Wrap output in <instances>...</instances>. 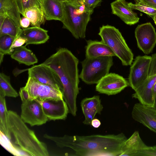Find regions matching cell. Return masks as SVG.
<instances>
[{
    "label": "cell",
    "mask_w": 156,
    "mask_h": 156,
    "mask_svg": "<svg viewBox=\"0 0 156 156\" xmlns=\"http://www.w3.org/2000/svg\"><path fill=\"white\" fill-rule=\"evenodd\" d=\"M88 8L94 10L98 4L100 3L102 0H81Z\"/></svg>",
    "instance_id": "cell-34"
},
{
    "label": "cell",
    "mask_w": 156,
    "mask_h": 156,
    "mask_svg": "<svg viewBox=\"0 0 156 156\" xmlns=\"http://www.w3.org/2000/svg\"><path fill=\"white\" fill-rule=\"evenodd\" d=\"M5 54L0 52V64L1 65L2 63L3 62V59Z\"/></svg>",
    "instance_id": "cell-39"
},
{
    "label": "cell",
    "mask_w": 156,
    "mask_h": 156,
    "mask_svg": "<svg viewBox=\"0 0 156 156\" xmlns=\"http://www.w3.org/2000/svg\"><path fill=\"white\" fill-rule=\"evenodd\" d=\"M20 117L25 123L31 126H40L48 120L44 114L40 103L35 99L21 98Z\"/></svg>",
    "instance_id": "cell-9"
},
{
    "label": "cell",
    "mask_w": 156,
    "mask_h": 156,
    "mask_svg": "<svg viewBox=\"0 0 156 156\" xmlns=\"http://www.w3.org/2000/svg\"><path fill=\"white\" fill-rule=\"evenodd\" d=\"M81 63L82 69L79 78L87 84H97L109 73L113 64V56L86 58Z\"/></svg>",
    "instance_id": "cell-6"
},
{
    "label": "cell",
    "mask_w": 156,
    "mask_h": 156,
    "mask_svg": "<svg viewBox=\"0 0 156 156\" xmlns=\"http://www.w3.org/2000/svg\"><path fill=\"white\" fill-rule=\"evenodd\" d=\"M20 98L35 99L41 101L48 98H63L62 92L47 84L41 83L28 77L25 86L19 92Z\"/></svg>",
    "instance_id": "cell-7"
},
{
    "label": "cell",
    "mask_w": 156,
    "mask_h": 156,
    "mask_svg": "<svg viewBox=\"0 0 156 156\" xmlns=\"http://www.w3.org/2000/svg\"><path fill=\"white\" fill-rule=\"evenodd\" d=\"M83 112L85 116V120L83 123L84 124L88 125L91 124V121L97 114L101 113L97 109L85 111Z\"/></svg>",
    "instance_id": "cell-32"
},
{
    "label": "cell",
    "mask_w": 156,
    "mask_h": 156,
    "mask_svg": "<svg viewBox=\"0 0 156 156\" xmlns=\"http://www.w3.org/2000/svg\"><path fill=\"white\" fill-rule=\"evenodd\" d=\"M129 5L133 9L139 10L150 16L156 15V9L151 7L136 4H134L132 2L129 3Z\"/></svg>",
    "instance_id": "cell-31"
},
{
    "label": "cell",
    "mask_w": 156,
    "mask_h": 156,
    "mask_svg": "<svg viewBox=\"0 0 156 156\" xmlns=\"http://www.w3.org/2000/svg\"><path fill=\"white\" fill-rule=\"evenodd\" d=\"M129 86L128 82L122 76L114 73H109L97 84L96 90L108 95H115Z\"/></svg>",
    "instance_id": "cell-14"
},
{
    "label": "cell",
    "mask_w": 156,
    "mask_h": 156,
    "mask_svg": "<svg viewBox=\"0 0 156 156\" xmlns=\"http://www.w3.org/2000/svg\"><path fill=\"white\" fill-rule=\"evenodd\" d=\"M151 58V56L147 55L138 56L131 65L128 82L134 91L146 81Z\"/></svg>",
    "instance_id": "cell-10"
},
{
    "label": "cell",
    "mask_w": 156,
    "mask_h": 156,
    "mask_svg": "<svg viewBox=\"0 0 156 156\" xmlns=\"http://www.w3.org/2000/svg\"><path fill=\"white\" fill-rule=\"evenodd\" d=\"M98 34L101 41L110 47L123 66L131 65L133 54L118 29L111 26L103 25L100 27Z\"/></svg>",
    "instance_id": "cell-5"
},
{
    "label": "cell",
    "mask_w": 156,
    "mask_h": 156,
    "mask_svg": "<svg viewBox=\"0 0 156 156\" xmlns=\"http://www.w3.org/2000/svg\"><path fill=\"white\" fill-rule=\"evenodd\" d=\"M5 97L4 94L0 93V131L9 139L8 126V111L7 108Z\"/></svg>",
    "instance_id": "cell-25"
},
{
    "label": "cell",
    "mask_w": 156,
    "mask_h": 156,
    "mask_svg": "<svg viewBox=\"0 0 156 156\" xmlns=\"http://www.w3.org/2000/svg\"><path fill=\"white\" fill-rule=\"evenodd\" d=\"M153 19L155 24L156 25V15L150 16Z\"/></svg>",
    "instance_id": "cell-40"
},
{
    "label": "cell",
    "mask_w": 156,
    "mask_h": 156,
    "mask_svg": "<svg viewBox=\"0 0 156 156\" xmlns=\"http://www.w3.org/2000/svg\"><path fill=\"white\" fill-rule=\"evenodd\" d=\"M79 62L70 51L62 48L41 64L50 68L59 76L63 86V98L73 116L76 114V100L80 90Z\"/></svg>",
    "instance_id": "cell-2"
},
{
    "label": "cell",
    "mask_w": 156,
    "mask_h": 156,
    "mask_svg": "<svg viewBox=\"0 0 156 156\" xmlns=\"http://www.w3.org/2000/svg\"><path fill=\"white\" fill-rule=\"evenodd\" d=\"M15 38L8 35L0 36V52L10 55L14 49L11 50L10 48Z\"/></svg>",
    "instance_id": "cell-29"
},
{
    "label": "cell",
    "mask_w": 156,
    "mask_h": 156,
    "mask_svg": "<svg viewBox=\"0 0 156 156\" xmlns=\"http://www.w3.org/2000/svg\"><path fill=\"white\" fill-rule=\"evenodd\" d=\"M81 106L83 112L97 109L101 113L103 108L100 97L98 95L84 98L81 101Z\"/></svg>",
    "instance_id": "cell-28"
},
{
    "label": "cell",
    "mask_w": 156,
    "mask_h": 156,
    "mask_svg": "<svg viewBox=\"0 0 156 156\" xmlns=\"http://www.w3.org/2000/svg\"><path fill=\"white\" fill-rule=\"evenodd\" d=\"M41 8L48 20L62 22L64 16L63 3L58 0H41Z\"/></svg>",
    "instance_id": "cell-18"
},
{
    "label": "cell",
    "mask_w": 156,
    "mask_h": 156,
    "mask_svg": "<svg viewBox=\"0 0 156 156\" xmlns=\"http://www.w3.org/2000/svg\"><path fill=\"white\" fill-rule=\"evenodd\" d=\"M91 125L94 128H98L101 125L100 121L97 119H94L91 122Z\"/></svg>",
    "instance_id": "cell-37"
},
{
    "label": "cell",
    "mask_w": 156,
    "mask_h": 156,
    "mask_svg": "<svg viewBox=\"0 0 156 156\" xmlns=\"http://www.w3.org/2000/svg\"><path fill=\"white\" fill-rule=\"evenodd\" d=\"M0 143L7 151L16 156H30L18 146L13 144L2 132L0 131Z\"/></svg>",
    "instance_id": "cell-26"
},
{
    "label": "cell",
    "mask_w": 156,
    "mask_h": 156,
    "mask_svg": "<svg viewBox=\"0 0 156 156\" xmlns=\"http://www.w3.org/2000/svg\"><path fill=\"white\" fill-rule=\"evenodd\" d=\"M63 28L69 31L76 39L84 38L87 26L94 10L87 7L81 0L63 2Z\"/></svg>",
    "instance_id": "cell-4"
},
{
    "label": "cell",
    "mask_w": 156,
    "mask_h": 156,
    "mask_svg": "<svg viewBox=\"0 0 156 156\" xmlns=\"http://www.w3.org/2000/svg\"><path fill=\"white\" fill-rule=\"evenodd\" d=\"M48 31L40 27H33L21 29L19 35L27 40L26 45L38 44L45 43L49 39Z\"/></svg>",
    "instance_id": "cell-19"
},
{
    "label": "cell",
    "mask_w": 156,
    "mask_h": 156,
    "mask_svg": "<svg viewBox=\"0 0 156 156\" xmlns=\"http://www.w3.org/2000/svg\"><path fill=\"white\" fill-rule=\"evenodd\" d=\"M111 5L112 13L119 17L126 24L131 25L138 22L139 18L125 0H116Z\"/></svg>",
    "instance_id": "cell-17"
},
{
    "label": "cell",
    "mask_w": 156,
    "mask_h": 156,
    "mask_svg": "<svg viewBox=\"0 0 156 156\" xmlns=\"http://www.w3.org/2000/svg\"><path fill=\"white\" fill-rule=\"evenodd\" d=\"M136 3L151 7L156 9V0H134Z\"/></svg>",
    "instance_id": "cell-35"
},
{
    "label": "cell",
    "mask_w": 156,
    "mask_h": 156,
    "mask_svg": "<svg viewBox=\"0 0 156 156\" xmlns=\"http://www.w3.org/2000/svg\"><path fill=\"white\" fill-rule=\"evenodd\" d=\"M23 16L27 18L33 27H40L45 21V16L41 8L34 7L27 10Z\"/></svg>",
    "instance_id": "cell-23"
},
{
    "label": "cell",
    "mask_w": 156,
    "mask_h": 156,
    "mask_svg": "<svg viewBox=\"0 0 156 156\" xmlns=\"http://www.w3.org/2000/svg\"><path fill=\"white\" fill-rule=\"evenodd\" d=\"M30 23V20L27 17H24L21 19L20 24L23 29L28 27Z\"/></svg>",
    "instance_id": "cell-36"
},
{
    "label": "cell",
    "mask_w": 156,
    "mask_h": 156,
    "mask_svg": "<svg viewBox=\"0 0 156 156\" xmlns=\"http://www.w3.org/2000/svg\"><path fill=\"white\" fill-rule=\"evenodd\" d=\"M154 108L156 109V95L155 97L154 101V104L153 106Z\"/></svg>",
    "instance_id": "cell-41"
},
{
    "label": "cell",
    "mask_w": 156,
    "mask_h": 156,
    "mask_svg": "<svg viewBox=\"0 0 156 156\" xmlns=\"http://www.w3.org/2000/svg\"><path fill=\"white\" fill-rule=\"evenodd\" d=\"M21 27L10 18L6 16L0 26V36L8 35L16 37L20 34Z\"/></svg>",
    "instance_id": "cell-24"
},
{
    "label": "cell",
    "mask_w": 156,
    "mask_h": 156,
    "mask_svg": "<svg viewBox=\"0 0 156 156\" xmlns=\"http://www.w3.org/2000/svg\"><path fill=\"white\" fill-rule=\"evenodd\" d=\"M147 78L146 81L135 90L132 97L146 105L154 106L152 90L156 83V53L152 55Z\"/></svg>",
    "instance_id": "cell-8"
},
{
    "label": "cell",
    "mask_w": 156,
    "mask_h": 156,
    "mask_svg": "<svg viewBox=\"0 0 156 156\" xmlns=\"http://www.w3.org/2000/svg\"><path fill=\"white\" fill-rule=\"evenodd\" d=\"M27 40L24 37L20 35L18 36L15 39L10 48L11 50H13L14 48L23 46L26 43Z\"/></svg>",
    "instance_id": "cell-33"
},
{
    "label": "cell",
    "mask_w": 156,
    "mask_h": 156,
    "mask_svg": "<svg viewBox=\"0 0 156 156\" xmlns=\"http://www.w3.org/2000/svg\"><path fill=\"white\" fill-rule=\"evenodd\" d=\"M27 45L14 48L10 55L11 58L20 64L28 66L37 63L38 60L33 52L26 47Z\"/></svg>",
    "instance_id": "cell-21"
},
{
    "label": "cell",
    "mask_w": 156,
    "mask_h": 156,
    "mask_svg": "<svg viewBox=\"0 0 156 156\" xmlns=\"http://www.w3.org/2000/svg\"><path fill=\"white\" fill-rule=\"evenodd\" d=\"M135 35L138 48L145 54L151 52L156 44V32L150 23L138 25Z\"/></svg>",
    "instance_id": "cell-12"
},
{
    "label": "cell",
    "mask_w": 156,
    "mask_h": 156,
    "mask_svg": "<svg viewBox=\"0 0 156 156\" xmlns=\"http://www.w3.org/2000/svg\"><path fill=\"white\" fill-rule=\"evenodd\" d=\"M152 93L153 98L154 102L155 97L156 95V83L155 84L153 88Z\"/></svg>",
    "instance_id": "cell-38"
},
{
    "label": "cell",
    "mask_w": 156,
    "mask_h": 156,
    "mask_svg": "<svg viewBox=\"0 0 156 156\" xmlns=\"http://www.w3.org/2000/svg\"><path fill=\"white\" fill-rule=\"evenodd\" d=\"M20 14L16 0H0V15L10 18L20 26Z\"/></svg>",
    "instance_id": "cell-22"
},
{
    "label": "cell",
    "mask_w": 156,
    "mask_h": 156,
    "mask_svg": "<svg viewBox=\"0 0 156 156\" xmlns=\"http://www.w3.org/2000/svg\"><path fill=\"white\" fill-rule=\"evenodd\" d=\"M58 0L63 2H66L67 1H68V0Z\"/></svg>",
    "instance_id": "cell-42"
},
{
    "label": "cell",
    "mask_w": 156,
    "mask_h": 156,
    "mask_svg": "<svg viewBox=\"0 0 156 156\" xmlns=\"http://www.w3.org/2000/svg\"><path fill=\"white\" fill-rule=\"evenodd\" d=\"M10 77L4 73H0V91L3 92L5 96L16 98L19 94L11 85Z\"/></svg>",
    "instance_id": "cell-27"
},
{
    "label": "cell",
    "mask_w": 156,
    "mask_h": 156,
    "mask_svg": "<svg viewBox=\"0 0 156 156\" xmlns=\"http://www.w3.org/2000/svg\"><path fill=\"white\" fill-rule=\"evenodd\" d=\"M86 41V58H92L101 56H116L110 47L102 41L89 40Z\"/></svg>",
    "instance_id": "cell-20"
},
{
    "label": "cell",
    "mask_w": 156,
    "mask_h": 156,
    "mask_svg": "<svg viewBox=\"0 0 156 156\" xmlns=\"http://www.w3.org/2000/svg\"><path fill=\"white\" fill-rule=\"evenodd\" d=\"M37 101L41 105L44 113L50 120H64L69 112L68 105L63 98H48Z\"/></svg>",
    "instance_id": "cell-15"
},
{
    "label": "cell",
    "mask_w": 156,
    "mask_h": 156,
    "mask_svg": "<svg viewBox=\"0 0 156 156\" xmlns=\"http://www.w3.org/2000/svg\"><path fill=\"white\" fill-rule=\"evenodd\" d=\"M27 70L28 77H31L41 83L50 85L62 93L63 88L60 79L50 68L40 64L34 66Z\"/></svg>",
    "instance_id": "cell-13"
},
{
    "label": "cell",
    "mask_w": 156,
    "mask_h": 156,
    "mask_svg": "<svg viewBox=\"0 0 156 156\" xmlns=\"http://www.w3.org/2000/svg\"><path fill=\"white\" fill-rule=\"evenodd\" d=\"M131 115L134 120L156 133V109L154 107L136 103L133 107Z\"/></svg>",
    "instance_id": "cell-16"
},
{
    "label": "cell",
    "mask_w": 156,
    "mask_h": 156,
    "mask_svg": "<svg viewBox=\"0 0 156 156\" xmlns=\"http://www.w3.org/2000/svg\"><path fill=\"white\" fill-rule=\"evenodd\" d=\"M9 139L30 156H48L46 144L40 141L16 112L8 111Z\"/></svg>",
    "instance_id": "cell-3"
},
{
    "label": "cell",
    "mask_w": 156,
    "mask_h": 156,
    "mask_svg": "<svg viewBox=\"0 0 156 156\" xmlns=\"http://www.w3.org/2000/svg\"><path fill=\"white\" fill-rule=\"evenodd\" d=\"M44 137L53 141L61 148L67 149L66 155L76 156H120L122 146L127 139L123 133L62 136L45 134Z\"/></svg>",
    "instance_id": "cell-1"
},
{
    "label": "cell",
    "mask_w": 156,
    "mask_h": 156,
    "mask_svg": "<svg viewBox=\"0 0 156 156\" xmlns=\"http://www.w3.org/2000/svg\"><path fill=\"white\" fill-rule=\"evenodd\" d=\"M120 156H156V145L147 146L136 131L123 144Z\"/></svg>",
    "instance_id": "cell-11"
},
{
    "label": "cell",
    "mask_w": 156,
    "mask_h": 156,
    "mask_svg": "<svg viewBox=\"0 0 156 156\" xmlns=\"http://www.w3.org/2000/svg\"><path fill=\"white\" fill-rule=\"evenodd\" d=\"M20 13L23 16L25 11L34 7L41 8V0H16Z\"/></svg>",
    "instance_id": "cell-30"
}]
</instances>
